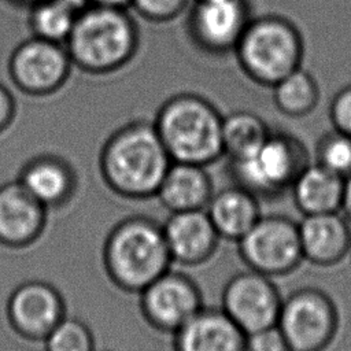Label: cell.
<instances>
[{
    "mask_svg": "<svg viewBox=\"0 0 351 351\" xmlns=\"http://www.w3.org/2000/svg\"><path fill=\"white\" fill-rule=\"evenodd\" d=\"M247 351H291L282 333L274 326L247 335Z\"/></svg>",
    "mask_w": 351,
    "mask_h": 351,
    "instance_id": "obj_29",
    "label": "cell"
},
{
    "mask_svg": "<svg viewBox=\"0 0 351 351\" xmlns=\"http://www.w3.org/2000/svg\"><path fill=\"white\" fill-rule=\"evenodd\" d=\"M250 21L248 0H193L188 33L200 49L228 53L234 49Z\"/></svg>",
    "mask_w": 351,
    "mask_h": 351,
    "instance_id": "obj_13",
    "label": "cell"
},
{
    "mask_svg": "<svg viewBox=\"0 0 351 351\" xmlns=\"http://www.w3.org/2000/svg\"><path fill=\"white\" fill-rule=\"evenodd\" d=\"M10 1H12L14 4H19V5L30 7V5H33L34 3H37V1H40V0H10Z\"/></svg>",
    "mask_w": 351,
    "mask_h": 351,
    "instance_id": "obj_34",
    "label": "cell"
},
{
    "mask_svg": "<svg viewBox=\"0 0 351 351\" xmlns=\"http://www.w3.org/2000/svg\"><path fill=\"white\" fill-rule=\"evenodd\" d=\"M271 129L251 111H234L222 118V149L228 160L240 159L254 152Z\"/></svg>",
    "mask_w": 351,
    "mask_h": 351,
    "instance_id": "obj_22",
    "label": "cell"
},
{
    "mask_svg": "<svg viewBox=\"0 0 351 351\" xmlns=\"http://www.w3.org/2000/svg\"><path fill=\"white\" fill-rule=\"evenodd\" d=\"M206 213L221 239L237 243L259 219V199L234 184L213 193Z\"/></svg>",
    "mask_w": 351,
    "mask_h": 351,
    "instance_id": "obj_20",
    "label": "cell"
},
{
    "mask_svg": "<svg viewBox=\"0 0 351 351\" xmlns=\"http://www.w3.org/2000/svg\"><path fill=\"white\" fill-rule=\"evenodd\" d=\"M350 254H351V252H350Z\"/></svg>",
    "mask_w": 351,
    "mask_h": 351,
    "instance_id": "obj_35",
    "label": "cell"
},
{
    "mask_svg": "<svg viewBox=\"0 0 351 351\" xmlns=\"http://www.w3.org/2000/svg\"><path fill=\"white\" fill-rule=\"evenodd\" d=\"M88 3L93 5H107V7H118V8L130 7V0H88Z\"/></svg>",
    "mask_w": 351,
    "mask_h": 351,
    "instance_id": "obj_32",
    "label": "cell"
},
{
    "mask_svg": "<svg viewBox=\"0 0 351 351\" xmlns=\"http://www.w3.org/2000/svg\"><path fill=\"white\" fill-rule=\"evenodd\" d=\"M339 310L319 288L303 287L282 298L277 328L291 351H325L339 330Z\"/></svg>",
    "mask_w": 351,
    "mask_h": 351,
    "instance_id": "obj_7",
    "label": "cell"
},
{
    "mask_svg": "<svg viewBox=\"0 0 351 351\" xmlns=\"http://www.w3.org/2000/svg\"><path fill=\"white\" fill-rule=\"evenodd\" d=\"M73 67L63 43L33 36L18 44L8 59L12 84L30 96H47L59 90Z\"/></svg>",
    "mask_w": 351,
    "mask_h": 351,
    "instance_id": "obj_9",
    "label": "cell"
},
{
    "mask_svg": "<svg viewBox=\"0 0 351 351\" xmlns=\"http://www.w3.org/2000/svg\"><path fill=\"white\" fill-rule=\"evenodd\" d=\"M233 52L250 80L271 88L302 67L304 41L293 22L270 14L251 18Z\"/></svg>",
    "mask_w": 351,
    "mask_h": 351,
    "instance_id": "obj_5",
    "label": "cell"
},
{
    "mask_svg": "<svg viewBox=\"0 0 351 351\" xmlns=\"http://www.w3.org/2000/svg\"><path fill=\"white\" fill-rule=\"evenodd\" d=\"M44 351H96L90 328L81 319L64 317L43 340Z\"/></svg>",
    "mask_w": 351,
    "mask_h": 351,
    "instance_id": "obj_25",
    "label": "cell"
},
{
    "mask_svg": "<svg viewBox=\"0 0 351 351\" xmlns=\"http://www.w3.org/2000/svg\"><path fill=\"white\" fill-rule=\"evenodd\" d=\"M281 304L271 277L251 269L230 277L221 296V308L245 335L274 326Z\"/></svg>",
    "mask_w": 351,
    "mask_h": 351,
    "instance_id": "obj_11",
    "label": "cell"
},
{
    "mask_svg": "<svg viewBox=\"0 0 351 351\" xmlns=\"http://www.w3.org/2000/svg\"><path fill=\"white\" fill-rule=\"evenodd\" d=\"M329 118L333 129L351 137V84L333 96L329 104Z\"/></svg>",
    "mask_w": 351,
    "mask_h": 351,
    "instance_id": "obj_28",
    "label": "cell"
},
{
    "mask_svg": "<svg viewBox=\"0 0 351 351\" xmlns=\"http://www.w3.org/2000/svg\"><path fill=\"white\" fill-rule=\"evenodd\" d=\"M189 4V0H130V7L144 19L167 22L177 18Z\"/></svg>",
    "mask_w": 351,
    "mask_h": 351,
    "instance_id": "obj_27",
    "label": "cell"
},
{
    "mask_svg": "<svg viewBox=\"0 0 351 351\" xmlns=\"http://www.w3.org/2000/svg\"><path fill=\"white\" fill-rule=\"evenodd\" d=\"M64 4H67L70 8H73L75 12H80L81 10H84L86 5H89L88 0H60Z\"/></svg>",
    "mask_w": 351,
    "mask_h": 351,
    "instance_id": "obj_33",
    "label": "cell"
},
{
    "mask_svg": "<svg viewBox=\"0 0 351 351\" xmlns=\"http://www.w3.org/2000/svg\"><path fill=\"white\" fill-rule=\"evenodd\" d=\"M340 210L343 211L344 217L351 223V174L344 178L343 182V193H341V203Z\"/></svg>",
    "mask_w": 351,
    "mask_h": 351,
    "instance_id": "obj_31",
    "label": "cell"
},
{
    "mask_svg": "<svg viewBox=\"0 0 351 351\" xmlns=\"http://www.w3.org/2000/svg\"><path fill=\"white\" fill-rule=\"evenodd\" d=\"M236 244L245 266L269 277L289 274L304 261L299 225L285 215H261Z\"/></svg>",
    "mask_w": 351,
    "mask_h": 351,
    "instance_id": "obj_8",
    "label": "cell"
},
{
    "mask_svg": "<svg viewBox=\"0 0 351 351\" xmlns=\"http://www.w3.org/2000/svg\"><path fill=\"white\" fill-rule=\"evenodd\" d=\"M214 193V185L204 166L173 162L155 197L170 213L203 210Z\"/></svg>",
    "mask_w": 351,
    "mask_h": 351,
    "instance_id": "obj_19",
    "label": "cell"
},
{
    "mask_svg": "<svg viewBox=\"0 0 351 351\" xmlns=\"http://www.w3.org/2000/svg\"><path fill=\"white\" fill-rule=\"evenodd\" d=\"M101 259L110 281L129 293L141 292L173 263L162 225L144 215L126 217L112 226Z\"/></svg>",
    "mask_w": 351,
    "mask_h": 351,
    "instance_id": "obj_2",
    "label": "cell"
},
{
    "mask_svg": "<svg viewBox=\"0 0 351 351\" xmlns=\"http://www.w3.org/2000/svg\"><path fill=\"white\" fill-rule=\"evenodd\" d=\"M222 118L204 97L181 93L160 106L154 125L173 162L207 167L223 158Z\"/></svg>",
    "mask_w": 351,
    "mask_h": 351,
    "instance_id": "obj_4",
    "label": "cell"
},
{
    "mask_svg": "<svg viewBox=\"0 0 351 351\" xmlns=\"http://www.w3.org/2000/svg\"><path fill=\"white\" fill-rule=\"evenodd\" d=\"M173 163L154 122L132 121L114 130L99 154V171L106 186L119 197H155Z\"/></svg>",
    "mask_w": 351,
    "mask_h": 351,
    "instance_id": "obj_1",
    "label": "cell"
},
{
    "mask_svg": "<svg viewBox=\"0 0 351 351\" xmlns=\"http://www.w3.org/2000/svg\"><path fill=\"white\" fill-rule=\"evenodd\" d=\"M16 180L47 210L67 206L78 186V178L69 160L53 154H40L21 167Z\"/></svg>",
    "mask_w": 351,
    "mask_h": 351,
    "instance_id": "obj_16",
    "label": "cell"
},
{
    "mask_svg": "<svg viewBox=\"0 0 351 351\" xmlns=\"http://www.w3.org/2000/svg\"><path fill=\"white\" fill-rule=\"evenodd\" d=\"M64 45L73 66L89 74H108L134 56L138 30L126 8L89 4L77 14Z\"/></svg>",
    "mask_w": 351,
    "mask_h": 351,
    "instance_id": "obj_3",
    "label": "cell"
},
{
    "mask_svg": "<svg viewBox=\"0 0 351 351\" xmlns=\"http://www.w3.org/2000/svg\"><path fill=\"white\" fill-rule=\"evenodd\" d=\"M298 225L304 261L333 266L351 252V226L337 211L303 215Z\"/></svg>",
    "mask_w": 351,
    "mask_h": 351,
    "instance_id": "obj_18",
    "label": "cell"
},
{
    "mask_svg": "<svg viewBox=\"0 0 351 351\" xmlns=\"http://www.w3.org/2000/svg\"><path fill=\"white\" fill-rule=\"evenodd\" d=\"M173 336V351H247V335L222 308L203 307Z\"/></svg>",
    "mask_w": 351,
    "mask_h": 351,
    "instance_id": "obj_17",
    "label": "cell"
},
{
    "mask_svg": "<svg viewBox=\"0 0 351 351\" xmlns=\"http://www.w3.org/2000/svg\"><path fill=\"white\" fill-rule=\"evenodd\" d=\"M29 8V26L33 36L66 43L78 12L60 0H40Z\"/></svg>",
    "mask_w": 351,
    "mask_h": 351,
    "instance_id": "obj_24",
    "label": "cell"
},
{
    "mask_svg": "<svg viewBox=\"0 0 351 351\" xmlns=\"http://www.w3.org/2000/svg\"><path fill=\"white\" fill-rule=\"evenodd\" d=\"M271 89L277 110L287 117H304L319 103V85L315 77L303 67L281 78Z\"/></svg>",
    "mask_w": 351,
    "mask_h": 351,
    "instance_id": "obj_23",
    "label": "cell"
},
{
    "mask_svg": "<svg viewBox=\"0 0 351 351\" xmlns=\"http://www.w3.org/2000/svg\"><path fill=\"white\" fill-rule=\"evenodd\" d=\"M344 178L315 163H308L291 186L295 206L303 215L340 210Z\"/></svg>",
    "mask_w": 351,
    "mask_h": 351,
    "instance_id": "obj_21",
    "label": "cell"
},
{
    "mask_svg": "<svg viewBox=\"0 0 351 351\" xmlns=\"http://www.w3.org/2000/svg\"><path fill=\"white\" fill-rule=\"evenodd\" d=\"M138 295L144 321L160 333L173 335L204 307L197 284L186 274L169 269Z\"/></svg>",
    "mask_w": 351,
    "mask_h": 351,
    "instance_id": "obj_10",
    "label": "cell"
},
{
    "mask_svg": "<svg viewBox=\"0 0 351 351\" xmlns=\"http://www.w3.org/2000/svg\"><path fill=\"white\" fill-rule=\"evenodd\" d=\"M5 313L10 326L19 337L27 341H43L66 317V302L52 284L30 280L11 292Z\"/></svg>",
    "mask_w": 351,
    "mask_h": 351,
    "instance_id": "obj_12",
    "label": "cell"
},
{
    "mask_svg": "<svg viewBox=\"0 0 351 351\" xmlns=\"http://www.w3.org/2000/svg\"><path fill=\"white\" fill-rule=\"evenodd\" d=\"M162 229L173 263L181 266L208 262L221 240L204 208L170 213Z\"/></svg>",
    "mask_w": 351,
    "mask_h": 351,
    "instance_id": "obj_14",
    "label": "cell"
},
{
    "mask_svg": "<svg viewBox=\"0 0 351 351\" xmlns=\"http://www.w3.org/2000/svg\"><path fill=\"white\" fill-rule=\"evenodd\" d=\"M315 162L346 178L351 174V137L332 129L324 133L315 145Z\"/></svg>",
    "mask_w": 351,
    "mask_h": 351,
    "instance_id": "obj_26",
    "label": "cell"
},
{
    "mask_svg": "<svg viewBox=\"0 0 351 351\" xmlns=\"http://www.w3.org/2000/svg\"><path fill=\"white\" fill-rule=\"evenodd\" d=\"M16 114V101L11 90L0 82V134L5 132Z\"/></svg>",
    "mask_w": 351,
    "mask_h": 351,
    "instance_id": "obj_30",
    "label": "cell"
},
{
    "mask_svg": "<svg viewBox=\"0 0 351 351\" xmlns=\"http://www.w3.org/2000/svg\"><path fill=\"white\" fill-rule=\"evenodd\" d=\"M48 210L15 178L0 185V244L26 248L36 243L47 225Z\"/></svg>",
    "mask_w": 351,
    "mask_h": 351,
    "instance_id": "obj_15",
    "label": "cell"
},
{
    "mask_svg": "<svg viewBox=\"0 0 351 351\" xmlns=\"http://www.w3.org/2000/svg\"><path fill=\"white\" fill-rule=\"evenodd\" d=\"M308 163V152L302 140L284 130H271L254 152L228 160V170L234 184L259 200H269L289 191Z\"/></svg>",
    "mask_w": 351,
    "mask_h": 351,
    "instance_id": "obj_6",
    "label": "cell"
}]
</instances>
